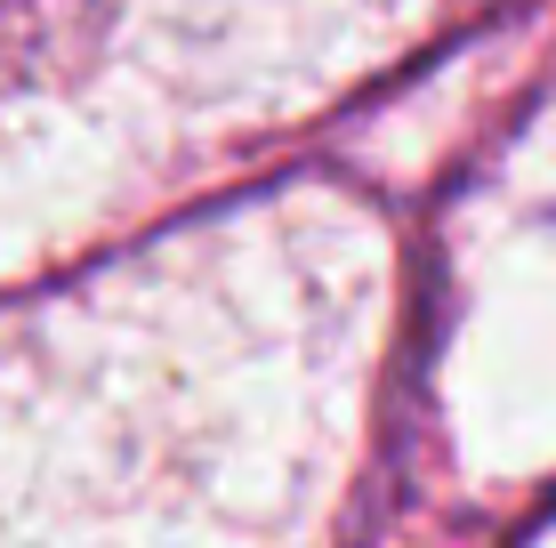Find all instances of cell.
Here are the masks:
<instances>
[{
	"label": "cell",
	"mask_w": 556,
	"mask_h": 548,
	"mask_svg": "<svg viewBox=\"0 0 556 548\" xmlns=\"http://www.w3.org/2000/svg\"><path fill=\"white\" fill-rule=\"evenodd\" d=\"M355 371V251L299 226L0 315V548H299Z\"/></svg>",
	"instance_id": "obj_1"
}]
</instances>
